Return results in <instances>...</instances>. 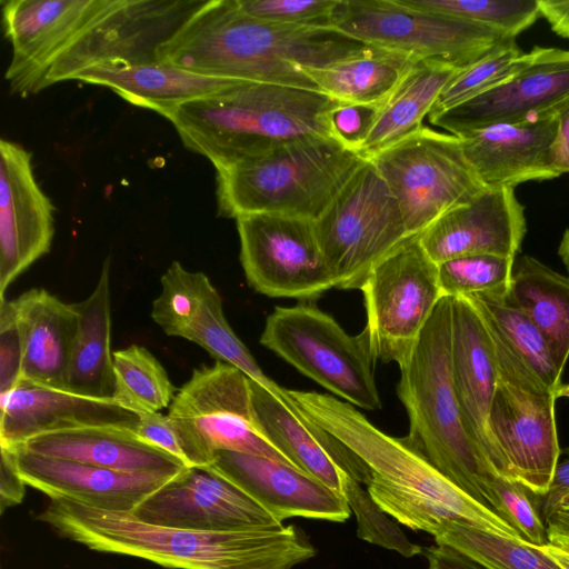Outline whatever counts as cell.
<instances>
[{
  "instance_id": "cell-1",
  "label": "cell",
  "mask_w": 569,
  "mask_h": 569,
  "mask_svg": "<svg viewBox=\"0 0 569 569\" xmlns=\"http://www.w3.org/2000/svg\"><path fill=\"white\" fill-rule=\"evenodd\" d=\"M373 49L335 28L262 21L237 0H208L158 51V61L208 77L318 90L303 68L322 69Z\"/></svg>"
},
{
  "instance_id": "cell-2",
  "label": "cell",
  "mask_w": 569,
  "mask_h": 569,
  "mask_svg": "<svg viewBox=\"0 0 569 569\" xmlns=\"http://www.w3.org/2000/svg\"><path fill=\"white\" fill-rule=\"evenodd\" d=\"M37 520L91 550L129 556L171 569H293L316 549L295 526L198 531L153 526L131 512L50 500Z\"/></svg>"
},
{
  "instance_id": "cell-3",
  "label": "cell",
  "mask_w": 569,
  "mask_h": 569,
  "mask_svg": "<svg viewBox=\"0 0 569 569\" xmlns=\"http://www.w3.org/2000/svg\"><path fill=\"white\" fill-rule=\"evenodd\" d=\"M339 103L319 90L239 80L164 118L186 148L217 168L303 138L333 137L330 114Z\"/></svg>"
},
{
  "instance_id": "cell-4",
  "label": "cell",
  "mask_w": 569,
  "mask_h": 569,
  "mask_svg": "<svg viewBox=\"0 0 569 569\" xmlns=\"http://www.w3.org/2000/svg\"><path fill=\"white\" fill-rule=\"evenodd\" d=\"M451 315V297H442L399 368L397 395L409 418L405 440L463 492L503 519L495 488L498 472L469 436L453 390Z\"/></svg>"
},
{
  "instance_id": "cell-5",
  "label": "cell",
  "mask_w": 569,
  "mask_h": 569,
  "mask_svg": "<svg viewBox=\"0 0 569 569\" xmlns=\"http://www.w3.org/2000/svg\"><path fill=\"white\" fill-rule=\"evenodd\" d=\"M369 158L333 137H309L216 168L218 213L317 220Z\"/></svg>"
},
{
  "instance_id": "cell-6",
  "label": "cell",
  "mask_w": 569,
  "mask_h": 569,
  "mask_svg": "<svg viewBox=\"0 0 569 569\" xmlns=\"http://www.w3.org/2000/svg\"><path fill=\"white\" fill-rule=\"evenodd\" d=\"M286 392L307 418L340 440L386 483L443 507L461 525L523 540L507 521L447 479L405 439L385 433L352 405L316 391Z\"/></svg>"
},
{
  "instance_id": "cell-7",
  "label": "cell",
  "mask_w": 569,
  "mask_h": 569,
  "mask_svg": "<svg viewBox=\"0 0 569 569\" xmlns=\"http://www.w3.org/2000/svg\"><path fill=\"white\" fill-rule=\"evenodd\" d=\"M259 341L338 399L365 410L381 408L377 360L365 330L351 336L316 306L300 303L276 307Z\"/></svg>"
},
{
  "instance_id": "cell-8",
  "label": "cell",
  "mask_w": 569,
  "mask_h": 569,
  "mask_svg": "<svg viewBox=\"0 0 569 569\" xmlns=\"http://www.w3.org/2000/svg\"><path fill=\"white\" fill-rule=\"evenodd\" d=\"M168 417L188 468L210 467L222 450L260 456L296 468L257 428L250 378L229 363L217 360L193 369L169 406Z\"/></svg>"
},
{
  "instance_id": "cell-9",
  "label": "cell",
  "mask_w": 569,
  "mask_h": 569,
  "mask_svg": "<svg viewBox=\"0 0 569 569\" xmlns=\"http://www.w3.org/2000/svg\"><path fill=\"white\" fill-rule=\"evenodd\" d=\"M401 210L409 237H418L486 186L468 162L461 139L421 127L369 158Z\"/></svg>"
},
{
  "instance_id": "cell-10",
  "label": "cell",
  "mask_w": 569,
  "mask_h": 569,
  "mask_svg": "<svg viewBox=\"0 0 569 569\" xmlns=\"http://www.w3.org/2000/svg\"><path fill=\"white\" fill-rule=\"evenodd\" d=\"M315 223L341 289H360L369 272L410 238L395 196L370 159Z\"/></svg>"
},
{
  "instance_id": "cell-11",
  "label": "cell",
  "mask_w": 569,
  "mask_h": 569,
  "mask_svg": "<svg viewBox=\"0 0 569 569\" xmlns=\"http://www.w3.org/2000/svg\"><path fill=\"white\" fill-rule=\"evenodd\" d=\"M332 28L372 47L465 69L508 40L486 27L400 0H340Z\"/></svg>"
},
{
  "instance_id": "cell-12",
  "label": "cell",
  "mask_w": 569,
  "mask_h": 569,
  "mask_svg": "<svg viewBox=\"0 0 569 569\" xmlns=\"http://www.w3.org/2000/svg\"><path fill=\"white\" fill-rule=\"evenodd\" d=\"M359 290L373 357L402 367L443 297L438 264L419 236L410 237L369 272Z\"/></svg>"
},
{
  "instance_id": "cell-13",
  "label": "cell",
  "mask_w": 569,
  "mask_h": 569,
  "mask_svg": "<svg viewBox=\"0 0 569 569\" xmlns=\"http://www.w3.org/2000/svg\"><path fill=\"white\" fill-rule=\"evenodd\" d=\"M236 220L248 283L273 298L312 300L336 288L315 220L253 213Z\"/></svg>"
},
{
  "instance_id": "cell-14",
  "label": "cell",
  "mask_w": 569,
  "mask_h": 569,
  "mask_svg": "<svg viewBox=\"0 0 569 569\" xmlns=\"http://www.w3.org/2000/svg\"><path fill=\"white\" fill-rule=\"evenodd\" d=\"M208 0H123L49 69L42 89L72 80L93 66H132L158 61L159 49Z\"/></svg>"
},
{
  "instance_id": "cell-15",
  "label": "cell",
  "mask_w": 569,
  "mask_h": 569,
  "mask_svg": "<svg viewBox=\"0 0 569 569\" xmlns=\"http://www.w3.org/2000/svg\"><path fill=\"white\" fill-rule=\"evenodd\" d=\"M123 0H6L2 26L12 47L4 78L23 97L42 90L52 64Z\"/></svg>"
},
{
  "instance_id": "cell-16",
  "label": "cell",
  "mask_w": 569,
  "mask_h": 569,
  "mask_svg": "<svg viewBox=\"0 0 569 569\" xmlns=\"http://www.w3.org/2000/svg\"><path fill=\"white\" fill-rule=\"evenodd\" d=\"M527 64L501 84L429 121L462 137L495 123L540 121L569 108V50L535 47Z\"/></svg>"
},
{
  "instance_id": "cell-17",
  "label": "cell",
  "mask_w": 569,
  "mask_h": 569,
  "mask_svg": "<svg viewBox=\"0 0 569 569\" xmlns=\"http://www.w3.org/2000/svg\"><path fill=\"white\" fill-rule=\"evenodd\" d=\"M131 513L148 525L198 531H237L283 525L210 467L184 469Z\"/></svg>"
},
{
  "instance_id": "cell-18",
  "label": "cell",
  "mask_w": 569,
  "mask_h": 569,
  "mask_svg": "<svg viewBox=\"0 0 569 569\" xmlns=\"http://www.w3.org/2000/svg\"><path fill=\"white\" fill-rule=\"evenodd\" d=\"M31 153L0 140V298L40 257L54 236V206L39 187Z\"/></svg>"
},
{
  "instance_id": "cell-19",
  "label": "cell",
  "mask_w": 569,
  "mask_h": 569,
  "mask_svg": "<svg viewBox=\"0 0 569 569\" xmlns=\"http://www.w3.org/2000/svg\"><path fill=\"white\" fill-rule=\"evenodd\" d=\"M257 428L298 470L342 495L349 476L368 485L369 467L335 436L307 418L288 397L250 379ZM287 393V392H286Z\"/></svg>"
},
{
  "instance_id": "cell-20",
  "label": "cell",
  "mask_w": 569,
  "mask_h": 569,
  "mask_svg": "<svg viewBox=\"0 0 569 569\" xmlns=\"http://www.w3.org/2000/svg\"><path fill=\"white\" fill-rule=\"evenodd\" d=\"M555 396L535 395L499 381L490 429L511 479L538 497L551 485L560 455Z\"/></svg>"
},
{
  "instance_id": "cell-21",
  "label": "cell",
  "mask_w": 569,
  "mask_h": 569,
  "mask_svg": "<svg viewBox=\"0 0 569 569\" xmlns=\"http://www.w3.org/2000/svg\"><path fill=\"white\" fill-rule=\"evenodd\" d=\"M451 379L463 425L495 470L510 478L489 422L500 378L487 328L472 297H451Z\"/></svg>"
},
{
  "instance_id": "cell-22",
  "label": "cell",
  "mask_w": 569,
  "mask_h": 569,
  "mask_svg": "<svg viewBox=\"0 0 569 569\" xmlns=\"http://www.w3.org/2000/svg\"><path fill=\"white\" fill-rule=\"evenodd\" d=\"M525 207L510 187H486L469 202L440 217L419 236L437 263L493 254L516 258L526 236Z\"/></svg>"
},
{
  "instance_id": "cell-23",
  "label": "cell",
  "mask_w": 569,
  "mask_h": 569,
  "mask_svg": "<svg viewBox=\"0 0 569 569\" xmlns=\"http://www.w3.org/2000/svg\"><path fill=\"white\" fill-rule=\"evenodd\" d=\"M210 468L282 523L295 517L343 522L350 516L343 495L289 465L222 450Z\"/></svg>"
},
{
  "instance_id": "cell-24",
  "label": "cell",
  "mask_w": 569,
  "mask_h": 569,
  "mask_svg": "<svg viewBox=\"0 0 569 569\" xmlns=\"http://www.w3.org/2000/svg\"><path fill=\"white\" fill-rule=\"evenodd\" d=\"M0 445L13 449L43 433L87 427L137 429L140 415L114 400L92 399L21 380L0 393Z\"/></svg>"
},
{
  "instance_id": "cell-25",
  "label": "cell",
  "mask_w": 569,
  "mask_h": 569,
  "mask_svg": "<svg viewBox=\"0 0 569 569\" xmlns=\"http://www.w3.org/2000/svg\"><path fill=\"white\" fill-rule=\"evenodd\" d=\"M8 449V448H7ZM24 483L50 500H71L109 511L132 512L174 476L127 473L74 460L41 456L14 448Z\"/></svg>"
},
{
  "instance_id": "cell-26",
  "label": "cell",
  "mask_w": 569,
  "mask_h": 569,
  "mask_svg": "<svg viewBox=\"0 0 569 569\" xmlns=\"http://www.w3.org/2000/svg\"><path fill=\"white\" fill-rule=\"evenodd\" d=\"M558 119L495 123L459 138L468 162L486 187L515 188L560 176L552 160Z\"/></svg>"
},
{
  "instance_id": "cell-27",
  "label": "cell",
  "mask_w": 569,
  "mask_h": 569,
  "mask_svg": "<svg viewBox=\"0 0 569 569\" xmlns=\"http://www.w3.org/2000/svg\"><path fill=\"white\" fill-rule=\"evenodd\" d=\"M472 298L487 328L500 380L535 395L555 396L562 373L536 326L505 297Z\"/></svg>"
},
{
  "instance_id": "cell-28",
  "label": "cell",
  "mask_w": 569,
  "mask_h": 569,
  "mask_svg": "<svg viewBox=\"0 0 569 569\" xmlns=\"http://www.w3.org/2000/svg\"><path fill=\"white\" fill-rule=\"evenodd\" d=\"M22 347L21 380L63 390L78 312L44 289H30L13 299Z\"/></svg>"
},
{
  "instance_id": "cell-29",
  "label": "cell",
  "mask_w": 569,
  "mask_h": 569,
  "mask_svg": "<svg viewBox=\"0 0 569 569\" xmlns=\"http://www.w3.org/2000/svg\"><path fill=\"white\" fill-rule=\"evenodd\" d=\"M16 448L127 473L177 476L187 469L179 459L148 443L134 430L116 427L43 433Z\"/></svg>"
},
{
  "instance_id": "cell-30",
  "label": "cell",
  "mask_w": 569,
  "mask_h": 569,
  "mask_svg": "<svg viewBox=\"0 0 569 569\" xmlns=\"http://www.w3.org/2000/svg\"><path fill=\"white\" fill-rule=\"evenodd\" d=\"M72 80L108 87L130 103L163 117L182 103L218 93L239 81L202 76L163 62L93 66Z\"/></svg>"
},
{
  "instance_id": "cell-31",
  "label": "cell",
  "mask_w": 569,
  "mask_h": 569,
  "mask_svg": "<svg viewBox=\"0 0 569 569\" xmlns=\"http://www.w3.org/2000/svg\"><path fill=\"white\" fill-rule=\"evenodd\" d=\"M73 306L78 312V330L64 391L92 399L113 400L109 257L102 264L91 295Z\"/></svg>"
},
{
  "instance_id": "cell-32",
  "label": "cell",
  "mask_w": 569,
  "mask_h": 569,
  "mask_svg": "<svg viewBox=\"0 0 569 569\" xmlns=\"http://www.w3.org/2000/svg\"><path fill=\"white\" fill-rule=\"evenodd\" d=\"M505 300L540 331L562 373L569 358V277L535 257L517 256Z\"/></svg>"
},
{
  "instance_id": "cell-33",
  "label": "cell",
  "mask_w": 569,
  "mask_h": 569,
  "mask_svg": "<svg viewBox=\"0 0 569 569\" xmlns=\"http://www.w3.org/2000/svg\"><path fill=\"white\" fill-rule=\"evenodd\" d=\"M460 70L437 61H419L380 107L358 151L370 158L420 129L443 88Z\"/></svg>"
},
{
  "instance_id": "cell-34",
  "label": "cell",
  "mask_w": 569,
  "mask_h": 569,
  "mask_svg": "<svg viewBox=\"0 0 569 569\" xmlns=\"http://www.w3.org/2000/svg\"><path fill=\"white\" fill-rule=\"evenodd\" d=\"M418 62L406 53L373 47L362 57L303 71L319 91L340 103L382 107Z\"/></svg>"
},
{
  "instance_id": "cell-35",
  "label": "cell",
  "mask_w": 569,
  "mask_h": 569,
  "mask_svg": "<svg viewBox=\"0 0 569 569\" xmlns=\"http://www.w3.org/2000/svg\"><path fill=\"white\" fill-rule=\"evenodd\" d=\"M113 400L138 415L160 412L176 396L166 369L144 347L131 345L112 353Z\"/></svg>"
},
{
  "instance_id": "cell-36",
  "label": "cell",
  "mask_w": 569,
  "mask_h": 569,
  "mask_svg": "<svg viewBox=\"0 0 569 569\" xmlns=\"http://www.w3.org/2000/svg\"><path fill=\"white\" fill-rule=\"evenodd\" d=\"M435 541L471 557L489 569H563L541 547L453 521L442 526Z\"/></svg>"
},
{
  "instance_id": "cell-37",
  "label": "cell",
  "mask_w": 569,
  "mask_h": 569,
  "mask_svg": "<svg viewBox=\"0 0 569 569\" xmlns=\"http://www.w3.org/2000/svg\"><path fill=\"white\" fill-rule=\"evenodd\" d=\"M181 338L194 342L217 360L241 370L251 380L280 397L286 390L267 377L237 337L223 313L222 298L214 288L190 319Z\"/></svg>"
},
{
  "instance_id": "cell-38",
  "label": "cell",
  "mask_w": 569,
  "mask_h": 569,
  "mask_svg": "<svg viewBox=\"0 0 569 569\" xmlns=\"http://www.w3.org/2000/svg\"><path fill=\"white\" fill-rule=\"evenodd\" d=\"M402 3L486 27L516 39L540 17L538 0H400Z\"/></svg>"
},
{
  "instance_id": "cell-39",
  "label": "cell",
  "mask_w": 569,
  "mask_h": 569,
  "mask_svg": "<svg viewBox=\"0 0 569 569\" xmlns=\"http://www.w3.org/2000/svg\"><path fill=\"white\" fill-rule=\"evenodd\" d=\"M528 60L529 52H523L516 40L503 42L461 69L443 88L429 114L453 108L501 84L521 70Z\"/></svg>"
},
{
  "instance_id": "cell-40",
  "label": "cell",
  "mask_w": 569,
  "mask_h": 569,
  "mask_svg": "<svg viewBox=\"0 0 569 569\" xmlns=\"http://www.w3.org/2000/svg\"><path fill=\"white\" fill-rule=\"evenodd\" d=\"M160 282L161 292L152 302L151 318L167 336L181 338L214 287L207 274L189 271L179 261L170 264Z\"/></svg>"
},
{
  "instance_id": "cell-41",
  "label": "cell",
  "mask_w": 569,
  "mask_h": 569,
  "mask_svg": "<svg viewBox=\"0 0 569 569\" xmlns=\"http://www.w3.org/2000/svg\"><path fill=\"white\" fill-rule=\"evenodd\" d=\"M515 259L477 254L439 263L438 274L443 297H506Z\"/></svg>"
},
{
  "instance_id": "cell-42",
  "label": "cell",
  "mask_w": 569,
  "mask_h": 569,
  "mask_svg": "<svg viewBox=\"0 0 569 569\" xmlns=\"http://www.w3.org/2000/svg\"><path fill=\"white\" fill-rule=\"evenodd\" d=\"M342 495L356 516L359 538L369 543L397 551L407 558L423 551L420 546L407 538L400 527L373 501L368 490H365L360 482L348 476L343 481Z\"/></svg>"
},
{
  "instance_id": "cell-43",
  "label": "cell",
  "mask_w": 569,
  "mask_h": 569,
  "mask_svg": "<svg viewBox=\"0 0 569 569\" xmlns=\"http://www.w3.org/2000/svg\"><path fill=\"white\" fill-rule=\"evenodd\" d=\"M340 0H237L248 16L277 24L332 28Z\"/></svg>"
},
{
  "instance_id": "cell-44",
  "label": "cell",
  "mask_w": 569,
  "mask_h": 569,
  "mask_svg": "<svg viewBox=\"0 0 569 569\" xmlns=\"http://www.w3.org/2000/svg\"><path fill=\"white\" fill-rule=\"evenodd\" d=\"M495 488L499 497L503 519L521 538L537 547L549 543L547 528L539 512V497L520 481L497 473Z\"/></svg>"
},
{
  "instance_id": "cell-45",
  "label": "cell",
  "mask_w": 569,
  "mask_h": 569,
  "mask_svg": "<svg viewBox=\"0 0 569 569\" xmlns=\"http://www.w3.org/2000/svg\"><path fill=\"white\" fill-rule=\"evenodd\" d=\"M0 300V393H4L21 381L22 347L13 301Z\"/></svg>"
},
{
  "instance_id": "cell-46",
  "label": "cell",
  "mask_w": 569,
  "mask_h": 569,
  "mask_svg": "<svg viewBox=\"0 0 569 569\" xmlns=\"http://www.w3.org/2000/svg\"><path fill=\"white\" fill-rule=\"evenodd\" d=\"M380 107L339 103L330 114L333 137L358 151L378 116Z\"/></svg>"
},
{
  "instance_id": "cell-47",
  "label": "cell",
  "mask_w": 569,
  "mask_h": 569,
  "mask_svg": "<svg viewBox=\"0 0 569 569\" xmlns=\"http://www.w3.org/2000/svg\"><path fill=\"white\" fill-rule=\"evenodd\" d=\"M136 433L148 443L168 452L186 465L179 437L168 415L164 416L161 412L140 415Z\"/></svg>"
},
{
  "instance_id": "cell-48",
  "label": "cell",
  "mask_w": 569,
  "mask_h": 569,
  "mask_svg": "<svg viewBox=\"0 0 569 569\" xmlns=\"http://www.w3.org/2000/svg\"><path fill=\"white\" fill-rule=\"evenodd\" d=\"M569 499V447L561 449L548 492L539 497V512L543 522Z\"/></svg>"
},
{
  "instance_id": "cell-49",
  "label": "cell",
  "mask_w": 569,
  "mask_h": 569,
  "mask_svg": "<svg viewBox=\"0 0 569 569\" xmlns=\"http://www.w3.org/2000/svg\"><path fill=\"white\" fill-rule=\"evenodd\" d=\"M0 507L4 509L19 505L24 496L26 483L20 477L13 451L1 447Z\"/></svg>"
},
{
  "instance_id": "cell-50",
  "label": "cell",
  "mask_w": 569,
  "mask_h": 569,
  "mask_svg": "<svg viewBox=\"0 0 569 569\" xmlns=\"http://www.w3.org/2000/svg\"><path fill=\"white\" fill-rule=\"evenodd\" d=\"M428 569H489L471 557L446 545L426 549Z\"/></svg>"
},
{
  "instance_id": "cell-51",
  "label": "cell",
  "mask_w": 569,
  "mask_h": 569,
  "mask_svg": "<svg viewBox=\"0 0 569 569\" xmlns=\"http://www.w3.org/2000/svg\"><path fill=\"white\" fill-rule=\"evenodd\" d=\"M540 17L559 37L569 39V1L538 0Z\"/></svg>"
},
{
  "instance_id": "cell-52",
  "label": "cell",
  "mask_w": 569,
  "mask_h": 569,
  "mask_svg": "<svg viewBox=\"0 0 569 569\" xmlns=\"http://www.w3.org/2000/svg\"><path fill=\"white\" fill-rule=\"evenodd\" d=\"M555 170L561 176L569 172V108L558 119V131L552 147Z\"/></svg>"
},
{
  "instance_id": "cell-53",
  "label": "cell",
  "mask_w": 569,
  "mask_h": 569,
  "mask_svg": "<svg viewBox=\"0 0 569 569\" xmlns=\"http://www.w3.org/2000/svg\"><path fill=\"white\" fill-rule=\"evenodd\" d=\"M548 540L569 539V499L561 503L545 521Z\"/></svg>"
},
{
  "instance_id": "cell-54",
  "label": "cell",
  "mask_w": 569,
  "mask_h": 569,
  "mask_svg": "<svg viewBox=\"0 0 569 569\" xmlns=\"http://www.w3.org/2000/svg\"><path fill=\"white\" fill-rule=\"evenodd\" d=\"M541 548L557 560L563 569H569V539L553 538Z\"/></svg>"
},
{
  "instance_id": "cell-55",
  "label": "cell",
  "mask_w": 569,
  "mask_h": 569,
  "mask_svg": "<svg viewBox=\"0 0 569 569\" xmlns=\"http://www.w3.org/2000/svg\"><path fill=\"white\" fill-rule=\"evenodd\" d=\"M558 254H559L562 263L565 264L567 272H568V277H569V229H566L561 237V240H560V243L558 247Z\"/></svg>"
},
{
  "instance_id": "cell-56",
  "label": "cell",
  "mask_w": 569,
  "mask_h": 569,
  "mask_svg": "<svg viewBox=\"0 0 569 569\" xmlns=\"http://www.w3.org/2000/svg\"><path fill=\"white\" fill-rule=\"evenodd\" d=\"M555 397L557 398H569V383H561L555 392Z\"/></svg>"
}]
</instances>
